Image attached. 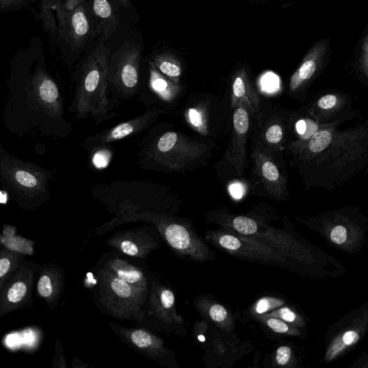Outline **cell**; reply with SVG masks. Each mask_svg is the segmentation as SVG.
I'll return each mask as SVG.
<instances>
[{
  "label": "cell",
  "mask_w": 368,
  "mask_h": 368,
  "mask_svg": "<svg viewBox=\"0 0 368 368\" xmlns=\"http://www.w3.org/2000/svg\"><path fill=\"white\" fill-rule=\"evenodd\" d=\"M3 120L8 129L22 137L37 132L65 137L71 131L58 85L41 67L25 79L11 81Z\"/></svg>",
  "instance_id": "cell-1"
},
{
  "label": "cell",
  "mask_w": 368,
  "mask_h": 368,
  "mask_svg": "<svg viewBox=\"0 0 368 368\" xmlns=\"http://www.w3.org/2000/svg\"><path fill=\"white\" fill-rule=\"evenodd\" d=\"M110 50L101 43L88 56L76 82L69 110L78 120L91 117L97 125L116 116L109 98L108 81Z\"/></svg>",
  "instance_id": "cell-2"
},
{
  "label": "cell",
  "mask_w": 368,
  "mask_h": 368,
  "mask_svg": "<svg viewBox=\"0 0 368 368\" xmlns=\"http://www.w3.org/2000/svg\"><path fill=\"white\" fill-rule=\"evenodd\" d=\"M0 182L11 193L26 199L46 196L53 173L41 166L24 161L1 149Z\"/></svg>",
  "instance_id": "cell-3"
},
{
  "label": "cell",
  "mask_w": 368,
  "mask_h": 368,
  "mask_svg": "<svg viewBox=\"0 0 368 368\" xmlns=\"http://www.w3.org/2000/svg\"><path fill=\"white\" fill-rule=\"evenodd\" d=\"M207 146L197 143L177 132L162 135L146 150L145 155L154 163L170 171H179L200 160Z\"/></svg>",
  "instance_id": "cell-4"
},
{
  "label": "cell",
  "mask_w": 368,
  "mask_h": 368,
  "mask_svg": "<svg viewBox=\"0 0 368 368\" xmlns=\"http://www.w3.org/2000/svg\"><path fill=\"white\" fill-rule=\"evenodd\" d=\"M140 59L141 50L132 42H125L110 56L109 87L111 93L118 99L129 100L137 93Z\"/></svg>",
  "instance_id": "cell-5"
},
{
  "label": "cell",
  "mask_w": 368,
  "mask_h": 368,
  "mask_svg": "<svg viewBox=\"0 0 368 368\" xmlns=\"http://www.w3.org/2000/svg\"><path fill=\"white\" fill-rule=\"evenodd\" d=\"M253 113L247 98L243 99L235 109L233 135L224 159L238 175H243L247 168V139Z\"/></svg>",
  "instance_id": "cell-6"
},
{
  "label": "cell",
  "mask_w": 368,
  "mask_h": 368,
  "mask_svg": "<svg viewBox=\"0 0 368 368\" xmlns=\"http://www.w3.org/2000/svg\"><path fill=\"white\" fill-rule=\"evenodd\" d=\"M163 110L152 109L145 114L106 129L83 141L82 146L90 152L107 147L111 143L134 136L144 131L163 114Z\"/></svg>",
  "instance_id": "cell-7"
},
{
  "label": "cell",
  "mask_w": 368,
  "mask_h": 368,
  "mask_svg": "<svg viewBox=\"0 0 368 368\" xmlns=\"http://www.w3.org/2000/svg\"><path fill=\"white\" fill-rule=\"evenodd\" d=\"M252 158L258 177L265 190L273 197L280 198L286 191V182L273 158L260 142L254 146Z\"/></svg>",
  "instance_id": "cell-8"
},
{
  "label": "cell",
  "mask_w": 368,
  "mask_h": 368,
  "mask_svg": "<svg viewBox=\"0 0 368 368\" xmlns=\"http://www.w3.org/2000/svg\"><path fill=\"white\" fill-rule=\"evenodd\" d=\"M247 98L254 112L260 110V99L252 87L245 69L238 70L234 74L232 84L231 107L236 109L239 102Z\"/></svg>",
  "instance_id": "cell-9"
},
{
  "label": "cell",
  "mask_w": 368,
  "mask_h": 368,
  "mask_svg": "<svg viewBox=\"0 0 368 368\" xmlns=\"http://www.w3.org/2000/svg\"><path fill=\"white\" fill-rule=\"evenodd\" d=\"M149 85L151 90L167 102H174L182 91L180 83L169 79L162 74L154 63H149Z\"/></svg>",
  "instance_id": "cell-10"
},
{
  "label": "cell",
  "mask_w": 368,
  "mask_h": 368,
  "mask_svg": "<svg viewBox=\"0 0 368 368\" xmlns=\"http://www.w3.org/2000/svg\"><path fill=\"white\" fill-rule=\"evenodd\" d=\"M93 10L100 21L104 39L107 41L116 31L118 19L108 0H93Z\"/></svg>",
  "instance_id": "cell-11"
},
{
  "label": "cell",
  "mask_w": 368,
  "mask_h": 368,
  "mask_svg": "<svg viewBox=\"0 0 368 368\" xmlns=\"http://www.w3.org/2000/svg\"><path fill=\"white\" fill-rule=\"evenodd\" d=\"M318 49L315 48L308 53L299 68L292 76L289 84L291 91L298 90L315 74L318 65Z\"/></svg>",
  "instance_id": "cell-12"
},
{
  "label": "cell",
  "mask_w": 368,
  "mask_h": 368,
  "mask_svg": "<svg viewBox=\"0 0 368 368\" xmlns=\"http://www.w3.org/2000/svg\"><path fill=\"white\" fill-rule=\"evenodd\" d=\"M70 35L74 45L80 47L87 40L90 32V22L81 6L78 7L70 15Z\"/></svg>",
  "instance_id": "cell-13"
},
{
  "label": "cell",
  "mask_w": 368,
  "mask_h": 368,
  "mask_svg": "<svg viewBox=\"0 0 368 368\" xmlns=\"http://www.w3.org/2000/svg\"><path fill=\"white\" fill-rule=\"evenodd\" d=\"M152 62L162 74L174 82L180 83L183 69L177 56L169 53H158L154 56Z\"/></svg>",
  "instance_id": "cell-14"
},
{
  "label": "cell",
  "mask_w": 368,
  "mask_h": 368,
  "mask_svg": "<svg viewBox=\"0 0 368 368\" xmlns=\"http://www.w3.org/2000/svg\"><path fill=\"white\" fill-rule=\"evenodd\" d=\"M165 236L168 243L177 250L187 251L191 245L190 234L182 225L177 224L168 225Z\"/></svg>",
  "instance_id": "cell-15"
},
{
  "label": "cell",
  "mask_w": 368,
  "mask_h": 368,
  "mask_svg": "<svg viewBox=\"0 0 368 368\" xmlns=\"http://www.w3.org/2000/svg\"><path fill=\"white\" fill-rule=\"evenodd\" d=\"M359 334L350 330L346 332L341 339H336L327 353V360H330L334 357L339 352L343 351L346 347L352 346L358 341Z\"/></svg>",
  "instance_id": "cell-16"
},
{
  "label": "cell",
  "mask_w": 368,
  "mask_h": 368,
  "mask_svg": "<svg viewBox=\"0 0 368 368\" xmlns=\"http://www.w3.org/2000/svg\"><path fill=\"white\" fill-rule=\"evenodd\" d=\"M332 135L328 130H322L311 137L308 149L313 153H320L325 151L331 144Z\"/></svg>",
  "instance_id": "cell-17"
},
{
  "label": "cell",
  "mask_w": 368,
  "mask_h": 368,
  "mask_svg": "<svg viewBox=\"0 0 368 368\" xmlns=\"http://www.w3.org/2000/svg\"><path fill=\"white\" fill-rule=\"evenodd\" d=\"M234 229L240 233L251 236L258 231V224L254 219L246 217H237L233 222Z\"/></svg>",
  "instance_id": "cell-18"
},
{
  "label": "cell",
  "mask_w": 368,
  "mask_h": 368,
  "mask_svg": "<svg viewBox=\"0 0 368 368\" xmlns=\"http://www.w3.org/2000/svg\"><path fill=\"white\" fill-rule=\"evenodd\" d=\"M264 138L268 144L277 147L284 138V130L279 123H273L266 128Z\"/></svg>",
  "instance_id": "cell-19"
},
{
  "label": "cell",
  "mask_w": 368,
  "mask_h": 368,
  "mask_svg": "<svg viewBox=\"0 0 368 368\" xmlns=\"http://www.w3.org/2000/svg\"><path fill=\"white\" fill-rule=\"evenodd\" d=\"M111 288L115 294L121 298H128L132 295V292L128 285V282L120 277L111 281Z\"/></svg>",
  "instance_id": "cell-20"
},
{
  "label": "cell",
  "mask_w": 368,
  "mask_h": 368,
  "mask_svg": "<svg viewBox=\"0 0 368 368\" xmlns=\"http://www.w3.org/2000/svg\"><path fill=\"white\" fill-rule=\"evenodd\" d=\"M133 343L139 348H146L151 346L153 339L151 336L143 331L137 330L131 335Z\"/></svg>",
  "instance_id": "cell-21"
},
{
  "label": "cell",
  "mask_w": 368,
  "mask_h": 368,
  "mask_svg": "<svg viewBox=\"0 0 368 368\" xmlns=\"http://www.w3.org/2000/svg\"><path fill=\"white\" fill-rule=\"evenodd\" d=\"M27 292V287L24 282H18L10 289L8 298L12 303H18L21 301Z\"/></svg>",
  "instance_id": "cell-22"
},
{
  "label": "cell",
  "mask_w": 368,
  "mask_h": 368,
  "mask_svg": "<svg viewBox=\"0 0 368 368\" xmlns=\"http://www.w3.org/2000/svg\"><path fill=\"white\" fill-rule=\"evenodd\" d=\"M331 240L337 245L344 243L348 238V231L345 226L338 225L334 226L330 234Z\"/></svg>",
  "instance_id": "cell-23"
},
{
  "label": "cell",
  "mask_w": 368,
  "mask_h": 368,
  "mask_svg": "<svg viewBox=\"0 0 368 368\" xmlns=\"http://www.w3.org/2000/svg\"><path fill=\"white\" fill-rule=\"evenodd\" d=\"M219 243L222 247L231 251H236L241 247V242L237 238L229 235L222 236Z\"/></svg>",
  "instance_id": "cell-24"
},
{
  "label": "cell",
  "mask_w": 368,
  "mask_h": 368,
  "mask_svg": "<svg viewBox=\"0 0 368 368\" xmlns=\"http://www.w3.org/2000/svg\"><path fill=\"white\" fill-rule=\"evenodd\" d=\"M210 315L214 322H222L228 318V311L224 306L215 304L210 308Z\"/></svg>",
  "instance_id": "cell-25"
},
{
  "label": "cell",
  "mask_w": 368,
  "mask_h": 368,
  "mask_svg": "<svg viewBox=\"0 0 368 368\" xmlns=\"http://www.w3.org/2000/svg\"><path fill=\"white\" fill-rule=\"evenodd\" d=\"M38 290L40 295L44 298L49 297L53 292L50 279L47 275L42 276L39 282Z\"/></svg>",
  "instance_id": "cell-26"
},
{
  "label": "cell",
  "mask_w": 368,
  "mask_h": 368,
  "mask_svg": "<svg viewBox=\"0 0 368 368\" xmlns=\"http://www.w3.org/2000/svg\"><path fill=\"white\" fill-rule=\"evenodd\" d=\"M118 276L125 280L130 284H133V282H137L140 280L142 275L137 271H125V270H118Z\"/></svg>",
  "instance_id": "cell-27"
},
{
  "label": "cell",
  "mask_w": 368,
  "mask_h": 368,
  "mask_svg": "<svg viewBox=\"0 0 368 368\" xmlns=\"http://www.w3.org/2000/svg\"><path fill=\"white\" fill-rule=\"evenodd\" d=\"M291 355L292 350L289 347H280L277 350L276 361L280 365H285L289 361Z\"/></svg>",
  "instance_id": "cell-28"
},
{
  "label": "cell",
  "mask_w": 368,
  "mask_h": 368,
  "mask_svg": "<svg viewBox=\"0 0 368 368\" xmlns=\"http://www.w3.org/2000/svg\"><path fill=\"white\" fill-rule=\"evenodd\" d=\"M267 324L272 330L277 333H287L289 329V326L285 322H282V321L276 319H269L267 321Z\"/></svg>",
  "instance_id": "cell-29"
},
{
  "label": "cell",
  "mask_w": 368,
  "mask_h": 368,
  "mask_svg": "<svg viewBox=\"0 0 368 368\" xmlns=\"http://www.w3.org/2000/svg\"><path fill=\"white\" fill-rule=\"evenodd\" d=\"M95 151L97 152L93 158L94 164L97 168H103L106 166L108 164L109 159L108 158V156H106L105 154H103L104 151V148L99 149Z\"/></svg>",
  "instance_id": "cell-30"
},
{
  "label": "cell",
  "mask_w": 368,
  "mask_h": 368,
  "mask_svg": "<svg viewBox=\"0 0 368 368\" xmlns=\"http://www.w3.org/2000/svg\"><path fill=\"white\" fill-rule=\"evenodd\" d=\"M337 102L336 97L332 95H325L318 101V106L323 109L333 108Z\"/></svg>",
  "instance_id": "cell-31"
},
{
  "label": "cell",
  "mask_w": 368,
  "mask_h": 368,
  "mask_svg": "<svg viewBox=\"0 0 368 368\" xmlns=\"http://www.w3.org/2000/svg\"><path fill=\"white\" fill-rule=\"evenodd\" d=\"M161 299L163 306L166 308L172 307L175 302V294L169 290L163 291L161 294Z\"/></svg>",
  "instance_id": "cell-32"
},
{
  "label": "cell",
  "mask_w": 368,
  "mask_h": 368,
  "mask_svg": "<svg viewBox=\"0 0 368 368\" xmlns=\"http://www.w3.org/2000/svg\"><path fill=\"white\" fill-rule=\"evenodd\" d=\"M280 318L288 322H294L297 319V315L289 308H282L279 311Z\"/></svg>",
  "instance_id": "cell-33"
},
{
  "label": "cell",
  "mask_w": 368,
  "mask_h": 368,
  "mask_svg": "<svg viewBox=\"0 0 368 368\" xmlns=\"http://www.w3.org/2000/svg\"><path fill=\"white\" fill-rule=\"evenodd\" d=\"M122 250L129 256L134 257L138 253L137 247L130 241H124L121 244Z\"/></svg>",
  "instance_id": "cell-34"
},
{
  "label": "cell",
  "mask_w": 368,
  "mask_h": 368,
  "mask_svg": "<svg viewBox=\"0 0 368 368\" xmlns=\"http://www.w3.org/2000/svg\"><path fill=\"white\" fill-rule=\"evenodd\" d=\"M271 308V303L268 299H262L257 303L256 311L259 315L268 313Z\"/></svg>",
  "instance_id": "cell-35"
},
{
  "label": "cell",
  "mask_w": 368,
  "mask_h": 368,
  "mask_svg": "<svg viewBox=\"0 0 368 368\" xmlns=\"http://www.w3.org/2000/svg\"><path fill=\"white\" fill-rule=\"evenodd\" d=\"M24 0H0V8L2 11L17 6L21 4Z\"/></svg>",
  "instance_id": "cell-36"
},
{
  "label": "cell",
  "mask_w": 368,
  "mask_h": 368,
  "mask_svg": "<svg viewBox=\"0 0 368 368\" xmlns=\"http://www.w3.org/2000/svg\"><path fill=\"white\" fill-rule=\"evenodd\" d=\"M11 268V262L7 259H3L0 261V277H4Z\"/></svg>",
  "instance_id": "cell-37"
},
{
  "label": "cell",
  "mask_w": 368,
  "mask_h": 368,
  "mask_svg": "<svg viewBox=\"0 0 368 368\" xmlns=\"http://www.w3.org/2000/svg\"><path fill=\"white\" fill-rule=\"evenodd\" d=\"M231 193L233 197L236 198V199H240L243 194L242 187L240 184H233L231 186Z\"/></svg>",
  "instance_id": "cell-38"
},
{
  "label": "cell",
  "mask_w": 368,
  "mask_h": 368,
  "mask_svg": "<svg viewBox=\"0 0 368 368\" xmlns=\"http://www.w3.org/2000/svg\"><path fill=\"white\" fill-rule=\"evenodd\" d=\"M306 123L304 121H300L297 124V132L301 134V135H303L306 132Z\"/></svg>",
  "instance_id": "cell-39"
},
{
  "label": "cell",
  "mask_w": 368,
  "mask_h": 368,
  "mask_svg": "<svg viewBox=\"0 0 368 368\" xmlns=\"http://www.w3.org/2000/svg\"><path fill=\"white\" fill-rule=\"evenodd\" d=\"M120 6L127 8L129 6L130 0H115Z\"/></svg>",
  "instance_id": "cell-40"
},
{
  "label": "cell",
  "mask_w": 368,
  "mask_h": 368,
  "mask_svg": "<svg viewBox=\"0 0 368 368\" xmlns=\"http://www.w3.org/2000/svg\"><path fill=\"white\" fill-rule=\"evenodd\" d=\"M200 339H202L201 341H204L205 338H204L203 336H200Z\"/></svg>",
  "instance_id": "cell-41"
}]
</instances>
